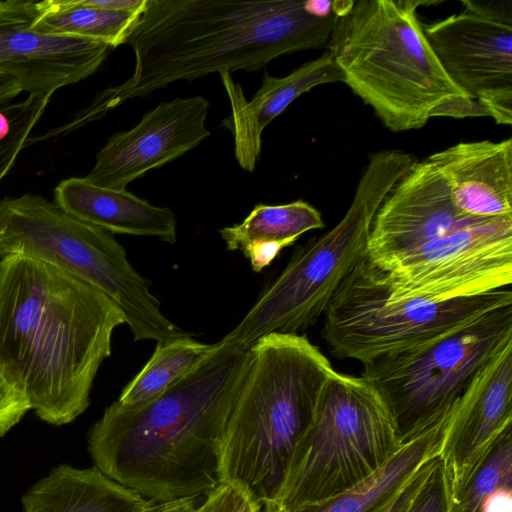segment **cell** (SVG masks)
<instances>
[{"label":"cell","instance_id":"29","mask_svg":"<svg viewBox=\"0 0 512 512\" xmlns=\"http://www.w3.org/2000/svg\"><path fill=\"white\" fill-rule=\"evenodd\" d=\"M31 410L20 387L0 368V437H3Z\"/></svg>","mask_w":512,"mask_h":512},{"label":"cell","instance_id":"18","mask_svg":"<svg viewBox=\"0 0 512 512\" xmlns=\"http://www.w3.org/2000/svg\"><path fill=\"white\" fill-rule=\"evenodd\" d=\"M464 215L512 217V138L460 142L426 158Z\"/></svg>","mask_w":512,"mask_h":512},{"label":"cell","instance_id":"3","mask_svg":"<svg viewBox=\"0 0 512 512\" xmlns=\"http://www.w3.org/2000/svg\"><path fill=\"white\" fill-rule=\"evenodd\" d=\"M126 324L103 292L25 254L0 259V368L44 422H73L90 404L112 334Z\"/></svg>","mask_w":512,"mask_h":512},{"label":"cell","instance_id":"13","mask_svg":"<svg viewBox=\"0 0 512 512\" xmlns=\"http://www.w3.org/2000/svg\"><path fill=\"white\" fill-rule=\"evenodd\" d=\"M209 107V101L201 95L160 102L136 126L110 136L84 178L99 187L126 190L130 182L177 159L209 137Z\"/></svg>","mask_w":512,"mask_h":512},{"label":"cell","instance_id":"35","mask_svg":"<svg viewBox=\"0 0 512 512\" xmlns=\"http://www.w3.org/2000/svg\"><path fill=\"white\" fill-rule=\"evenodd\" d=\"M196 505L195 500H192L189 505L183 510V512H194Z\"/></svg>","mask_w":512,"mask_h":512},{"label":"cell","instance_id":"12","mask_svg":"<svg viewBox=\"0 0 512 512\" xmlns=\"http://www.w3.org/2000/svg\"><path fill=\"white\" fill-rule=\"evenodd\" d=\"M462 9L423 26L449 79L497 124L512 123V0L461 1Z\"/></svg>","mask_w":512,"mask_h":512},{"label":"cell","instance_id":"1","mask_svg":"<svg viewBox=\"0 0 512 512\" xmlns=\"http://www.w3.org/2000/svg\"><path fill=\"white\" fill-rule=\"evenodd\" d=\"M250 349L222 339L153 400L107 407L89 432L95 467L153 502L206 496L221 482L227 421Z\"/></svg>","mask_w":512,"mask_h":512},{"label":"cell","instance_id":"19","mask_svg":"<svg viewBox=\"0 0 512 512\" xmlns=\"http://www.w3.org/2000/svg\"><path fill=\"white\" fill-rule=\"evenodd\" d=\"M54 200L66 213L111 234L157 237L170 244L176 241L173 211L127 190L99 187L84 177H72L56 186Z\"/></svg>","mask_w":512,"mask_h":512},{"label":"cell","instance_id":"34","mask_svg":"<svg viewBox=\"0 0 512 512\" xmlns=\"http://www.w3.org/2000/svg\"><path fill=\"white\" fill-rule=\"evenodd\" d=\"M22 92V86L17 79L0 73V105L13 101Z\"/></svg>","mask_w":512,"mask_h":512},{"label":"cell","instance_id":"26","mask_svg":"<svg viewBox=\"0 0 512 512\" xmlns=\"http://www.w3.org/2000/svg\"><path fill=\"white\" fill-rule=\"evenodd\" d=\"M51 96L29 94L22 101L0 105V182L14 165Z\"/></svg>","mask_w":512,"mask_h":512},{"label":"cell","instance_id":"22","mask_svg":"<svg viewBox=\"0 0 512 512\" xmlns=\"http://www.w3.org/2000/svg\"><path fill=\"white\" fill-rule=\"evenodd\" d=\"M139 13L109 10L86 0L38 1L32 28L36 31L88 39L113 49L125 43Z\"/></svg>","mask_w":512,"mask_h":512},{"label":"cell","instance_id":"9","mask_svg":"<svg viewBox=\"0 0 512 512\" xmlns=\"http://www.w3.org/2000/svg\"><path fill=\"white\" fill-rule=\"evenodd\" d=\"M512 339V305L432 341L363 364L404 445L443 422L476 373Z\"/></svg>","mask_w":512,"mask_h":512},{"label":"cell","instance_id":"16","mask_svg":"<svg viewBox=\"0 0 512 512\" xmlns=\"http://www.w3.org/2000/svg\"><path fill=\"white\" fill-rule=\"evenodd\" d=\"M512 428V339L476 373L445 423L439 459L451 495Z\"/></svg>","mask_w":512,"mask_h":512},{"label":"cell","instance_id":"14","mask_svg":"<svg viewBox=\"0 0 512 512\" xmlns=\"http://www.w3.org/2000/svg\"><path fill=\"white\" fill-rule=\"evenodd\" d=\"M38 2L0 1V73L17 79L29 94L53 93L91 76L113 50L79 37L32 28Z\"/></svg>","mask_w":512,"mask_h":512},{"label":"cell","instance_id":"4","mask_svg":"<svg viewBox=\"0 0 512 512\" xmlns=\"http://www.w3.org/2000/svg\"><path fill=\"white\" fill-rule=\"evenodd\" d=\"M335 372L306 335L271 333L250 348L221 453L222 481L262 506L275 498L320 393Z\"/></svg>","mask_w":512,"mask_h":512},{"label":"cell","instance_id":"25","mask_svg":"<svg viewBox=\"0 0 512 512\" xmlns=\"http://www.w3.org/2000/svg\"><path fill=\"white\" fill-rule=\"evenodd\" d=\"M507 486H512V428L498 440L469 480L451 495L450 512H482L487 500Z\"/></svg>","mask_w":512,"mask_h":512},{"label":"cell","instance_id":"11","mask_svg":"<svg viewBox=\"0 0 512 512\" xmlns=\"http://www.w3.org/2000/svg\"><path fill=\"white\" fill-rule=\"evenodd\" d=\"M377 270L391 299L454 300L510 288L512 217L461 228Z\"/></svg>","mask_w":512,"mask_h":512},{"label":"cell","instance_id":"20","mask_svg":"<svg viewBox=\"0 0 512 512\" xmlns=\"http://www.w3.org/2000/svg\"><path fill=\"white\" fill-rule=\"evenodd\" d=\"M153 501L98 468L61 464L22 497V512H142Z\"/></svg>","mask_w":512,"mask_h":512},{"label":"cell","instance_id":"27","mask_svg":"<svg viewBox=\"0 0 512 512\" xmlns=\"http://www.w3.org/2000/svg\"><path fill=\"white\" fill-rule=\"evenodd\" d=\"M451 490L439 456L404 512H450Z\"/></svg>","mask_w":512,"mask_h":512},{"label":"cell","instance_id":"2","mask_svg":"<svg viewBox=\"0 0 512 512\" xmlns=\"http://www.w3.org/2000/svg\"><path fill=\"white\" fill-rule=\"evenodd\" d=\"M338 17L318 16L302 0H146L124 43L134 52L132 75L101 91L65 127L178 80L256 71L280 56L327 47Z\"/></svg>","mask_w":512,"mask_h":512},{"label":"cell","instance_id":"23","mask_svg":"<svg viewBox=\"0 0 512 512\" xmlns=\"http://www.w3.org/2000/svg\"><path fill=\"white\" fill-rule=\"evenodd\" d=\"M213 347L214 344L201 343L190 335L157 342L150 359L115 402L132 408L153 400L179 381Z\"/></svg>","mask_w":512,"mask_h":512},{"label":"cell","instance_id":"21","mask_svg":"<svg viewBox=\"0 0 512 512\" xmlns=\"http://www.w3.org/2000/svg\"><path fill=\"white\" fill-rule=\"evenodd\" d=\"M445 419L404 444L378 471L334 496L291 509L264 505V512H373L398 492L428 461L437 457Z\"/></svg>","mask_w":512,"mask_h":512},{"label":"cell","instance_id":"5","mask_svg":"<svg viewBox=\"0 0 512 512\" xmlns=\"http://www.w3.org/2000/svg\"><path fill=\"white\" fill-rule=\"evenodd\" d=\"M424 4L353 1L326 47L343 82L392 132L420 129L437 106L468 97L446 75L425 37L417 15Z\"/></svg>","mask_w":512,"mask_h":512},{"label":"cell","instance_id":"28","mask_svg":"<svg viewBox=\"0 0 512 512\" xmlns=\"http://www.w3.org/2000/svg\"><path fill=\"white\" fill-rule=\"evenodd\" d=\"M261 506L238 484L222 481L194 512H259Z\"/></svg>","mask_w":512,"mask_h":512},{"label":"cell","instance_id":"30","mask_svg":"<svg viewBox=\"0 0 512 512\" xmlns=\"http://www.w3.org/2000/svg\"><path fill=\"white\" fill-rule=\"evenodd\" d=\"M435 459L436 457L424 464L398 492L373 512H404L424 482Z\"/></svg>","mask_w":512,"mask_h":512},{"label":"cell","instance_id":"8","mask_svg":"<svg viewBox=\"0 0 512 512\" xmlns=\"http://www.w3.org/2000/svg\"><path fill=\"white\" fill-rule=\"evenodd\" d=\"M402 446L378 391L361 376L335 371L275 498L267 504L291 509L346 491L378 471Z\"/></svg>","mask_w":512,"mask_h":512},{"label":"cell","instance_id":"6","mask_svg":"<svg viewBox=\"0 0 512 512\" xmlns=\"http://www.w3.org/2000/svg\"><path fill=\"white\" fill-rule=\"evenodd\" d=\"M417 162L414 155L401 150L372 153L340 222L297 248L284 270L223 339L250 349L268 334H298L315 325L340 284L366 256L372 223L384 199Z\"/></svg>","mask_w":512,"mask_h":512},{"label":"cell","instance_id":"10","mask_svg":"<svg viewBox=\"0 0 512 512\" xmlns=\"http://www.w3.org/2000/svg\"><path fill=\"white\" fill-rule=\"evenodd\" d=\"M509 305L511 288L454 300L391 299L377 268L364 256L328 304L322 337L334 356L366 364L432 341Z\"/></svg>","mask_w":512,"mask_h":512},{"label":"cell","instance_id":"31","mask_svg":"<svg viewBox=\"0 0 512 512\" xmlns=\"http://www.w3.org/2000/svg\"><path fill=\"white\" fill-rule=\"evenodd\" d=\"M287 246H290L287 242L255 241L246 245L241 251L249 259L252 270L261 272Z\"/></svg>","mask_w":512,"mask_h":512},{"label":"cell","instance_id":"17","mask_svg":"<svg viewBox=\"0 0 512 512\" xmlns=\"http://www.w3.org/2000/svg\"><path fill=\"white\" fill-rule=\"evenodd\" d=\"M220 77L231 108L222 126L232 133L237 163L248 172H253L256 167L261 154L262 133L274 118L312 88L343 82L342 72L328 51L285 77H274L265 72L261 86L251 100L244 97L241 85L229 73H221Z\"/></svg>","mask_w":512,"mask_h":512},{"label":"cell","instance_id":"15","mask_svg":"<svg viewBox=\"0 0 512 512\" xmlns=\"http://www.w3.org/2000/svg\"><path fill=\"white\" fill-rule=\"evenodd\" d=\"M482 218L462 214L445 180L427 159L418 161L386 196L374 217L366 257L377 268Z\"/></svg>","mask_w":512,"mask_h":512},{"label":"cell","instance_id":"33","mask_svg":"<svg viewBox=\"0 0 512 512\" xmlns=\"http://www.w3.org/2000/svg\"><path fill=\"white\" fill-rule=\"evenodd\" d=\"M88 4L116 11L139 13L144 9L146 0H86Z\"/></svg>","mask_w":512,"mask_h":512},{"label":"cell","instance_id":"7","mask_svg":"<svg viewBox=\"0 0 512 512\" xmlns=\"http://www.w3.org/2000/svg\"><path fill=\"white\" fill-rule=\"evenodd\" d=\"M16 253L55 265L99 289L121 309L134 341L189 335L160 311L148 280L111 233L55 202L28 193L0 200V259Z\"/></svg>","mask_w":512,"mask_h":512},{"label":"cell","instance_id":"32","mask_svg":"<svg viewBox=\"0 0 512 512\" xmlns=\"http://www.w3.org/2000/svg\"><path fill=\"white\" fill-rule=\"evenodd\" d=\"M448 116L453 118L488 116L486 109L476 100L460 97L448 100L437 106L431 113L432 117Z\"/></svg>","mask_w":512,"mask_h":512},{"label":"cell","instance_id":"24","mask_svg":"<svg viewBox=\"0 0 512 512\" xmlns=\"http://www.w3.org/2000/svg\"><path fill=\"white\" fill-rule=\"evenodd\" d=\"M325 226L321 213L303 200L281 205L258 204L238 224L219 232L229 251L241 250L255 241H278L292 245L307 231Z\"/></svg>","mask_w":512,"mask_h":512}]
</instances>
